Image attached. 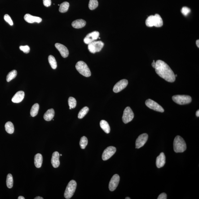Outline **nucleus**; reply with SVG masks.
<instances>
[{"label": "nucleus", "instance_id": "nucleus-41", "mask_svg": "<svg viewBox=\"0 0 199 199\" xmlns=\"http://www.w3.org/2000/svg\"><path fill=\"white\" fill-rule=\"evenodd\" d=\"M196 45H197V47L199 48V40H197V41H196Z\"/></svg>", "mask_w": 199, "mask_h": 199}, {"label": "nucleus", "instance_id": "nucleus-1", "mask_svg": "<svg viewBox=\"0 0 199 199\" xmlns=\"http://www.w3.org/2000/svg\"><path fill=\"white\" fill-rule=\"evenodd\" d=\"M155 69L156 73L167 82H173L175 81V77L173 72L165 62L161 60L157 61Z\"/></svg>", "mask_w": 199, "mask_h": 199}, {"label": "nucleus", "instance_id": "nucleus-4", "mask_svg": "<svg viewBox=\"0 0 199 199\" xmlns=\"http://www.w3.org/2000/svg\"><path fill=\"white\" fill-rule=\"evenodd\" d=\"M77 186V182L74 180H71L68 183L64 193V197L67 199H70L74 194Z\"/></svg>", "mask_w": 199, "mask_h": 199}, {"label": "nucleus", "instance_id": "nucleus-25", "mask_svg": "<svg viewBox=\"0 0 199 199\" xmlns=\"http://www.w3.org/2000/svg\"><path fill=\"white\" fill-rule=\"evenodd\" d=\"M39 109V105L37 103L34 104L30 110L31 116L32 117H35L38 114Z\"/></svg>", "mask_w": 199, "mask_h": 199}, {"label": "nucleus", "instance_id": "nucleus-46", "mask_svg": "<svg viewBox=\"0 0 199 199\" xmlns=\"http://www.w3.org/2000/svg\"><path fill=\"white\" fill-rule=\"evenodd\" d=\"M175 77H177V75H175Z\"/></svg>", "mask_w": 199, "mask_h": 199}, {"label": "nucleus", "instance_id": "nucleus-35", "mask_svg": "<svg viewBox=\"0 0 199 199\" xmlns=\"http://www.w3.org/2000/svg\"><path fill=\"white\" fill-rule=\"evenodd\" d=\"M4 20L8 23H9L10 26H12L13 24V23L12 21V20H11V17H10L7 14H6L4 16Z\"/></svg>", "mask_w": 199, "mask_h": 199}, {"label": "nucleus", "instance_id": "nucleus-20", "mask_svg": "<svg viewBox=\"0 0 199 199\" xmlns=\"http://www.w3.org/2000/svg\"><path fill=\"white\" fill-rule=\"evenodd\" d=\"M55 116V112L52 108L49 109L46 111L44 116V118L46 121H49L53 119Z\"/></svg>", "mask_w": 199, "mask_h": 199}, {"label": "nucleus", "instance_id": "nucleus-15", "mask_svg": "<svg viewBox=\"0 0 199 199\" xmlns=\"http://www.w3.org/2000/svg\"><path fill=\"white\" fill-rule=\"evenodd\" d=\"M24 19L27 22L30 23H33L35 22L40 23L42 20L41 18L38 17L33 16L29 14H26L24 15Z\"/></svg>", "mask_w": 199, "mask_h": 199}, {"label": "nucleus", "instance_id": "nucleus-47", "mask_svg": "<svg viewBox=\"0 0 199 199\" xmlns=\"http://www.w3.org/2000/svg\"><path fill=\"white\" fill-rule=\"evenodd\" d=\"M60 156H62V154H61V155H60Z\"/></svg>", "mask_w": 199, "mask_h": 199}, {"label": "nucleus", "instance_id": "nucleus-2", "mask_svg": "<svg viewBox=\"0 0 199 199\" xmlns=\"http://www.w3.org/2000/svg\"><path fill=\"white\" fill-rule=\"evenodd\" d=\"M173 148L176 153H182L187 149L186 144L184 139L180 136H177L173 142Z\"/></svg>", "mask_w": 199, "mask_h": 199}, {"label": "nucleus", "instance_id": "nucleus-13", "mask_svg": "<svg viewBox=\"0 0 199 199\" xmlns=\"http://www.w3.org/2000/svg\"><path fill=\"white\" fill-rule=\"evenodd\" d=\"M120 177L117 174H115L112 177L110 182L109 189L111 192H113L116 189L119 183Z\"/></svg>", "mask_w": 199, "mask_h": 199}, {"label": "nucleus", "instance_id": "nucleus-31", "mask_svg": "<svg viewBox=\"0 0 199 199\" xmlns=\"http://www.w3.org/2000/svg\"><path fill=\"white\" fill-rule=\"evenodd\" d=\"M13 180L12 175L10 174H8L6 179V185L8 188H11L13 186Z\"/></svg>", "mask_w": 199, "mask_h": 199}, {"label": "nucleus", "instance_id": "nucleus-37", "mask_svg": "<svg viewBox=\"0 0 199 199\" xmlns=\"http://www.w3.org/2000/svg\"><path fill=\"white\" fill-rule=\"evenodd\" d=\"M190 9L187 7H183L181 9V12L182 14L185 16H187L190 12Z\"/></svg>", "mask_w": 199, "mask_h": 199}, {"label": "nucleus", "instance_id": "nucleus-32", "mask_svg": "<svg viewBox=\"0 0 199 199\" xmlns=\"http://www.w3.org/2000/svg\"><path fill=\"white\" fill-rule=\"evenodd\" d=\"M98 2L97 0H90L89 4V7L90 10L95 9L98 7Z\"/></svg>", "mask_w": 199, "mask_h": 199}, {"label": "nucleus", "instance_id": "nucleus-5", "mask_svg": "<svg viewBox=\"0 0 199 199\" xmlns=\"http://www.w3.org/2000/svg\"><path fill=\"white\" fill-rule=\"evenodd\" d=\"M172 99L177 104L184 105L189 104L192 101V98L189 95H174Z\"/></svg>", "mask_w": 199, "mask_h": 199}, {"label": "nucleus", "instance_id": "nucleus-34", "mask_svg": "<svg viewBox=\"0 0 199 199\" xmlns=\"http://www.w3.org/2000/svg\"><path fill=\"white\" fill-rule=\"evenodd\" d=\"M68 104L70 108H74L77 106V102L76 99L73 97H70L68 100Z\"/></svg>", "mask_w": 199, "mask_h": 199}, {"label": "nucleus", "instance_id": "nucleus-14", "mask_svg": "<svg viewBox=\"0 0 199 199\" xmlns=\"http://www.w3.org/2000/svg\"><path fill=\"white\" fill-rule=\"evenodd\" d=\"M55 46L56 48L58 50L59 52L61 54V56L63 58H66L68 56L69 54V51L64 45L62 44L57 43L55 44Z\"/></svg>", "mask_w": 199, "mask_h": 199}, {"label": "nucleus", "instance_id": "nucleus-44", "mask_svg": "<svg viewBox=\"0 0 199 199\" xmlns=\"http://www.w3.org/2000/svg\"><path fill=\"white\" fill-rule=\"evenodd\" d=\"M18 199H25V198L23 196H19V197L18 198Z\"/></svg>", "mask_w": 199, "mask_h": 199}, {"label": "nucleus", "instance_id": "nucleus-3", "mask_svg": "<svg viewBox=\"0 0 199 199\" xmlns=\"http://www.w3.org/2000/svg\"><path fill=\"white\" fill-rule=\"evenodd\" d=\"M76 69L80 74L86 77L91 75V73L87 65L83 61H79L77 63L75 66Z\"/></svg>", "mask_w": 199, "mask_h": 199}, {"label": "nucleus", "instance_id": "nucleus-21", "mask_svg": "<svg viewBox=\"0 0 199 199\" xmlns=\"http://www.w3.org/2000/svg\"><path fill=\"white\" fill-rule=\"evenodd\" d=\"M42 161L43 157L41 154L37 153L35 156L34 164L37 168H40L42 166Z\"/></svg>", "mask_w": 199, "mask_h": 199}, {"label": "nucleus", "instance_id": "nucleus-6", "mask_svg": "<svg viewBox=\"0 0 199 199\" xmlns=\"http://www.w3.org/2000/svg\"><path fill=\"white\" fill-rule=\"evenodd\" d=\"M104 46V43L102 41H93L89 44L88 48L91 53L95 54L101 51Z\"/></svg>", "mask_w": 199, "mask_h": 199}, {"label": "nucleus", "instance_id": "nucleus-22", "mask_svg": "<svg viewBox=\"0 0 199 199\" xmlns=\"http://www.w3.org/2000/svg\"><path fill=\"white\" fill-rule=\"evenodd\" d=\"M100 126L105 132L107 134H109L110 131V128L109 124L106 121L104 120H101L100 122Z\"/></svg>", "mask_w": 199, "mask_h": 199}, {"label": "nucleus", "instance_id": "nucleus-38", "mask_svg": "<svg viewBox=\"0 0 199 199\" xmlns=\"http://www.w3.org/2000/svg\"><path fill=\"white\" fill-rule=\"evenodd\" d=\"M43 4L46 7H48L51 4V0H43Z\"/></svg>", "mask_w": 199, "mask_h": 199}, {"label": "nucleus", "instance_id": "nucleus-33", "mask_svg": "<svg viewBox=\"0 0 199 199\" xmlns=\"http://www.w3.org/2000/svg\"><path fill=\"white\" fill-rule=\"evenodd\" d=\"M88 143L87 138L86 136H83L81 138L80 141V145L82 149H85Z\"/></svg>", "mask_w": 199, "mask_h": 199}, {"label": "nucleus", "instance_id": "nucleus-27", "mask_svg": "<svg viewBox=\"0 0 199 199\" xmlns=\"http://www.w3.org/2000/svg\"><path fill=\"white\" fill-rule=\"evenodd\" d=\"M48 60L51 68L54 69H56L57 67V65L55 57L52 55H50L48 56Z\"/></svg>", "mask_w": 199, "mask_h": 199}, {"label": "nucleus", "instance_id": "nucleus-45", "mask_svg": "<svg viewBox=\"0 0 199 199\" xmlns=\"http://www.w3.org/2000/svg\"><path fill=\"white\" fill-rule=\"evenodd\" d=\"M130 197H126V198H125V199H130Z\"/></svg>", "mask_w": 199, "mask_h": 199}, {"label": "nucleus", "instance_id": "nucleus-29", "mask_svg": "<svg viewBox=\"0 0 199 199\" xmlns=\"http://www.w3.org/2000/svg\"><path fill=\"white\" fill-rule=\"evenodd\" d=\"M17 75V72L15 70H13L7 74L6 77V81L7 82H9L11 80L15 79Z\"/></svg>", "mask_w": 199, "mask_h": 199}, {"label": "nucleus", "instance_id": "nucleus-30", "mask_svg": "<svg viewBox=\"0 0 199 199\" xmlns=\"http://www.w3.org/2000/svg\"><path fill=\"white\" fill-rule=\"evenodd\" d=\"M89 108L87 107H85L80 110L78 114V118L79 119H82L85 117L88 113Z\"/></svg>", "mask_w": 199, "mask_h": 199}, {"label": "nucleus", "instance_id": "nucleus-18", "mask_svg": "<svg viewBox=\"0 0 199 199\" xmlns=\"http://www.w3.org/2000/svg\"><path fill=\"white\" fill-rule=\"evenodd\" d=\"M25 94L24 91H20L17 92L13 97L11 101L14 103H19L22 101L24 97Z\"/></svg>", "mask_w": 199, "mask_h": 199}, {"label": "nucleus", "instance_id": "nucleus-40", "mask_svg": "<svg viewBox=\"0 0 199 199\" xmlns=\"http://www.w3.org/2000/svg\"><path fill=\"white\" fill-rule=\"evenodd\" d=\"M152 65L154 68H155L156 66V62H155V60L153 61V63L152 64Z\"/></svg>", "mask_w": 199, "mask_h": 199}, {"label": "nucleus", "instance_id": "nucleus-36", "mask_svg": "<svg viewBox=\"0 0 199 199\" xmlns=\"http://www.w3.org/2000/svg\"><path fill=\"white\" fill-rule=\"evenodd\" d=\"M19 48L20 50L23 51L24 53L26 54L28 53L30 51V48L29 46H20L19 47Z\"/></svg>", "mask_w": 199, "mask_h": 199}, {"label": "nucleus", "instance_id": "nucleus-7", "mask_svg": "<svg viewBox=\"0 0 199 199\" xmlns=\"http://www.w3.org/2000/svg\"><path fill=\"white\" fill-rule=\"evenodd\" d=\"M134 116V113L130 107H127L124 111L122 120L125 124H127L132 121Z\"/></svg>", "mask_w": 199, "mask_h": 199}, {"label": "nucleus", "instance_id": "nucleus-10", "mask_svg": "<svg viewBox=\"0 0 199 199\" xmlns=\"http://www.w3.org/2000/svg\"><path fill=\"white\" fill-rule=\"evenodd\" d=\"M148 134L145 133L139 136L136 141V148L139 149L143 147L148 140Z\"/></svg>", "mask_w": 199, "mask_h": 199}, {"label": "nucleus", "instance_id": "nucleus-8", "mask_svg": "<svg viewBox=\"0 0 199 199\" xmlns=\"http://www.w3.org/2000/svg\"><path fill=\"white\" fill-rule=\"evenodd\" d=\"M145 104L149 108L154 110L161 112H164V110L162 107L152 99H147L145 102Z\"/></svg>", "mask_w": 199, "mask_h": 199}, {"label": "nucleus", "instance_id": "nucleus-19", "mask_svg": "<svg viewBox=\"0 0 199 199\" xmlns=\"http://www.w3.org/2000/svg\"><path fill=\"white\" fill-rule=\"evenodd\" d=\"M86 24V22L82 19H77L72 22V26L75 28H83Z\"/></svg>", "mask_w": 199, "mask_h": 199}, {"label": "nucleus", "instance_id": "nucleus-39", "mask_svg": "<svg viewBox=\"0 0 199 199\" xmlns=\"http://www.w3.org/2000/svg\"><path fill=\"white\" fill-rule=\"evenodd\" d=\"M167 198V195L165 193H162L159 195L157 198V199H166Z\"/></svg>", "mask_w": 199, "mask_h": 199}, {"label": "nucleus", "instance_id": "nucleus-12", "mask_svg": "<svg viewBox=\"0 0 199 199\" xmlns=\"http://www.w3.org/2000/svg\"><path fill=\"white\" fill-rule=\"evenodd\" d=\"M128 84V81L126 79H122L114 85L113 87L114 92L117 93L122 91L127 86Z\"/></svg>", "mask_w": 199, "mask_h": 199}, {"label": "nucleus", "instance_id": "nucleus-11", "mask_svg": "<svg viewBox=\"0 0 199 199\" xmlns=\"http://www.w3.org/2000/svg\"><path fill=\"white\" fill-rule=\"evenodd\" d=\"M99 33L97 31H94L88 34L84 39V42L88 45L99 38Z\"/></svg>", "mask_w": 199, "mask_h": 199}, {"label": "nucleus", "instance_id": "nucleus-26", "mask_svg": "<svg viewBox=\"0 0 199 199\" xmlns=\"http://www.w3.org/2000/svg\"><path fill=\"white\" fill-rule=\"evenodd\" d=\"M69 6V3L65 2L60 5L59 8V11L61 13H65L68 11Z\"/></svg>", "mask_w": 199, "mask_h": 199}, {"label": "nucleus", "instance_id": "nucleus-9", "mask_svg": "<svg viewBox=\"0 0 199 199\" xmlns=\"http://www.w3.org/2000/svg\"><path fill=\"white\" fill-rule=\"evenodd\" d=\"M116 151V148L115 147L111 146L107 147L104 151L102 154V159L104 161L108 160L114 154Z\"/></svg>", "mask_w": 199, "mask_h": 199}, {"label": "nucleus", "instance_id": "nucleus-42", "mask_svg": "<svg viewBox=\"0 0 199 199\" xmlns=\"http://www.w3.org/2000/svg\"><path fill=\"white\" fill-rule=\"evenodd\" d=\"M196 116H197V117H199V110H198L197 111V112H196Z\"/></svg>", "mask_w": 199, "mask_h": 199}, {"label": "nucleus", "instance_id": "nucleus-23", "mask_svg": "<svg viewBox=\"0 0 199 199\" xmlns=\"http://www.w3.org/2000/svg\"><path fill=\"white\" fill-rule=\"evenodd\" d=\"M155 16V25L154 26L160 28L163 25V21L162 18L159 14H156Z\"/></svg>", "mask_w": 199, "mask_h": 199}, {"label": "nucleus", "instance_id": "nucleus-16", "mask_svg": "<svg viewBox=\"0 0 199 199\" xmlns=\"http://www.w3.org/2000/svg\"><path fill=\"white\" fill-rule=\"evenodd\" d=\"M166 163V157L165 154L162 152L157 156L156 160V165L158 168L162 167Z\"/></svg>", "mask_w": 199, "mask_h": 199}, {"label": "nucleus", "instance_id": "nucleus-24", "mask_svg": "<svg viewBox=\"0 0 199 199\" xmlns=\"http://www.w3.org/2000/svg\"><path fill=\"white\" fill-rule=\"evenodd\" d=\"M5 128L7 133L9 134H12L14 132V126L12 122L9 121L6 122L5 125Z\"/></svg>", "mask_w": 199, "mask_h": 199}, {"label": "nucleus", "instance_id": "nucleus-43", "mask_svg": "<svg viewBox=\"0 0 199 199\" xmlns=\"http://www.w3.org/2000/svg\"><path fill=\"white\" fill-rule=\"evenodd\" d=\"M44 198L42 197H37L35 198L34 199H43Z\"/></svg>", "mask_w": 199, "mask_h": 199}, {"label": "nucleus", "instance_id": "nucleus-17", "mask_svg": "<svg viewBox=\"0 0 199 199\" xmlns=\"http://www.w3.org/2000/svg\"><path fill=\"white\" fill-rule=\"evenodd\" d=\"M59 156L60 155L58 152H54L52 154L51 158V164L54 168H57L60 165Z\"/></svg>", "mask_w": 199, "mask_h": 199}, {"label": "nucleus", "instance_id": "nucleus-28", "mask_svg": "<svg viewBox=\"0 0 199 199\" xmlns=\"http://www.w3.org/2000/svg\"><path fill=\"white\" fill-rule=\"evenodd\" d=\"M146 24L147 26L152 27L155 25V16L151 15L149 16L146 20Z\"/></svg>", "mask_w": 199, "mask_h": 199}]
</instances>
